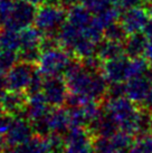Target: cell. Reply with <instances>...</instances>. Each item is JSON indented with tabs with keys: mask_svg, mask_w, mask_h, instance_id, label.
Returning a JSON list of instances; mask_svg holds the SVG:
<instances>
[{
	"mask_svg": "<svg viewBox=\"0 0 152 153\" xmlns=\"http://www.w3.org/2000/svg\"><path fill=\"white\" fill-rule=\"evenodd\" d=\"M58 1L59 0H47V2L51 4H58Z\"/></svg>",
	"mask_w": 152,
	"mask_h": 153,
	"instance_id": "d590c367",
	"label": "cell"
},
{
	"mask_svg": "<svg viewBox=\"0 0 152 153\" xmlns=\"http://www.w3.org/2000/svg\"><path fill=\"white\" fill-rule=\"evenodd\" d=\"M20 48H33L40 47V43L44 37H42V31L37 28H25L20 34Z\"/></svg>",
	"mask_w": 152,
	"mask_h": 153,
	"instance_id": "44dd1931",
	"label": "cell"
},
{
	"mask_svg": "<svg viewBox=\"0 0 152 153\" xmlns=\"http://www.w3.org/2000/svg\"><path fill=\"white\" fill-rule=\"evenodd\" d=\"M66 84L71 92L98 101L107 94V81L98 71L86 68L78 62H71L65 72Z\"/></svg>",
	"mask_w": 152,
	"mask_h": 153,
	"instance_id": "6da1fadb",
	"label": "cell"
},
{
	"mask_svg": "<svg viewBox=\"0 0 152 153\" xmlns=\"http://www.w3.org/2000/svg\"><path fill=\"white\" fill-rule=\"evenodd\" d=\"M6 145H7L6 136H4V134L0 133V153H2L6 150Z\"/></svg>",
	"mask_w": 152,
	"mask_h": 153,
	"instance_id": "1f68e13d",
	"label": "cell"
},
{
	"mask_svg": "<svg viewBox=\"0 0 152 153\" xmlns=\"http://www.w3.org/2000/svg\"><path fill=\"white\" fill-rule=\"evenodd\" d=\"M104 112L113 119L120 131L127 132L131 135L149 128V116L125 95L109 98L105 103Z\"/></svg>",
	"mask_w": 152,
	"mask_h": 153,
	"instance_id": "7a4b0ae2",
	"label": "cell"
},
{
	"mask_svg": "<svg viewBox=\"0 0 152 153\" xmlns=\"http://www.w3.org/2000/svg\"><path fill=\"white\" fill-rule=\"evenodd\" d=\"M13 116V115L8 114V113H4V114L2 113V114L0 115V133L1 134L6 135L7 132L9 131V128H11L13 119H15Z\"/></svg>",
	"mask_w": 152,
	"mask_h": 153,
	"instance_id": "484cf974",
	"label": "cell"
},
{
	"mask_svg": "<svg viewBox=\"0 0 152 153\" xmlns=\"http://www.w3.org/2000/svg\"><path fill=\"white\" fill-rule=\"evenodd\" d=\"M152 17L150 8H144L141 6L124 10L118 18V22L121 24L123 29L127 35L142 33L147 24Z\"/></svg>",
	"mask_w": 152,
	"mask_h": 153,
	"instance_id": "8992f818",
	"label": "cell"
},
{
	"mask_svg": "<svg viewBox=\"0 0 152 153\" xmlns=\"http://www.w3.org/2000/svg\"><path fill=\"white\" fill-rule=\"evenodd\" d=\"M143 34L147 36V38H148L149 40L152 42V17H151V19L149 20L148 24H147V26H145V28H144V30H143Z\"/></svg>",
	"mask_w": 152,
	"mask_h": 153,
	"instance_id": "f1b7e54d",
	"label": "cell"
},
{
	"mask_svg": "<svg viewBox=\"0 0 152 153\" xmlns=\"http://www.w3.org/2000/svg\"><path fill=\"white\" fill-rule=\"evenodd\" d=\"M124 54H125V51H124L123 43H118V42L105 39V40H101L97 44L96 55L98 56V58L102 62L113 59V58H116Z\"/></svg>",
	"mask_w": 152,
	"mask_h": 153,
	"instance_id": "ac0fdd59",
	"label": "cell"
},
{
	"mask_svg": "<svg viewBox=\"0 0 152 153\" xmlns=\"http://www.w3.org/2000/svg\"><path fill=\"white\" fill-rule=\"evenodd\" d=\"M151 84L152 77L150 76V74L132 77L124 83L125 96L133 101L135 104L142 105L147 101V97L151 88Z\"/></svg>",
	"mask_w": 152,
	"mask_h": 153,
	"instance_id": "30bf717a",
	"label": "cell"
},
{
	"mask_svg": "<svg viewBox=\"0 0 152 153\" xmlns=\"http://www.w3.org/2000/svg\"><path fill=\"white\" fill-rule=\"evenodd\" d=\"M69 53L65 49H58L57 47L42 51V56L39 58V68L38 71L42 73L44 76L53 77L59 76L62 73H65L68 65L71 64Z\"/></svg>",
	"mask_w": 152,
	"mask_h": 153,
	"instance_id": "5b68a950",
	"label": "cell"
},
{
	"mask_svg": "<svg viewBox=\"0 0 152 153\" xmlns=\"http://www.w3.org/2000/svg\"><path fill=\"white\" fill-rule=\"evenodd\" d=\"M144 105L148 107L149 110L152 111V84H151V88H150V92H149V95L147 97V101L144 103Z\"/></svg>",
	"mask_w": 152,
	"mask_h": 153,
	"instance_id": "4dcf8cb0",
	"label": "cell"
},
{
	"mask_svg": "<svg viewBox=\"0 0 152 153\" xmlns=\"http://www.w3.org/2000/svg\"><path fill=\"white\" fill-rule=\"evenodd\" d=\"M49 103L47 102L46 97L42 93L33 94L31 97L28 100L27 108H26V115L28 119L33 122L37 120L44 119L49 114Z\"/></svg>",
	"mask_w": 152,
	"mask_h": 153,
	"instance_id": "9a60e30c",
	"label": "cell"
},
{
	"mask_svg": "<svg viewBox=\"0 0 152 153\" xmlns=\"http://www.w3.org/2000/svg\"><path fill=\"white\" fill-rule=\"evenodd\" d=\"M66 18L67 13L62 8H59L58 4H48L37 10L34 24L35 27L40 30L42 34L53 37V34L60 30L62 26L65 24Z\"/></svg>",
	"mask_w": 152,
	"mask_h": 153,
	"instance_id": "277c9868",
	"label": "cell"
},
{
	"mask_svg": "<svg viewBox=\"0 0 152 153\" xmlns=\"http://www.w3.org/2000/svg\"><path fill=\"white\" fill-rule=\"evenodd\" d=\"M42 76H44V75H42L39 71H36V72H35V74L33 75V78H31V81H30V83H29V85H28V87L26 89L27 93L30 94V95L39 93V91L42 89V85H44Z\"/></svg>",
	"mask_w": 152,
	"mask_h": 153,
	"instance_id": "d4e9b609",
	"label": "cell"
},
{
	"mask_svg": "<svg viewBox=\"0 0 152 153\" xmlns=\"http://www.w3.org/2000/svg\"><path fill=\"white\" fill-rule=\"evenodd\" d=\"M47 122H48L51 132H54V133L62 134L67 131L68 128H72L69 112L60 107L51 110L49 114L47 115Z\"/></svg>",
	"mask_w": 152,
	"mask_h": 153,
	"instance_id": "e0dca14e",
	"label": "cell"
},
{
	"mask_svg": "<svg viewBox=\"0 0 152 153\" xmlns=\"http://www.w3.org/2000/svg\"><path fill=\"white\" fill-rule=\"evenodd\" d=\"M129 153H152V133L140 134L133 141Z\"/></svg>",
	"mask_w": 152,
	"mask_h": 153,
	"instance_id": "7402d4cb",
	"label": "cell"
},
{
	"mask_svg": "<svg viewBox=\"0 0 152 153\" xmlns=\"http://www.w3.org/2000/svg\"><path fill=\"white\" fill-rule=\"evenodd\" d=\"M36 13L35 4L25 0H13L9 11L0 22V27L13 31L24 30L35 22Z\"/></svg>",
	"mask_w": 152,
	"mask_h": 153,
	"instance_id": "3957f363",
	"label": "cell"
},
{
	"mask_svg": "<svg viewBox=\"0 0 152 153\" xmlns=\"http://www.w3.org/2000/svg\"><path fill=\"white\" fill-rule=\"evenodd\" d=\"M92 133L84 126H72L65 135V153H95Z\"/></svg>",
	"mask_w": 152,
	"mask_h": 153,
	"instance_id": "ba28073f",
	"label": "cell"
},
{
	"mask_svg": "<svg viewBox=\"0 0 152 153\" xmlns=\"http://www.w3.org/2000/svg\"><path fill=\"white\" fill-rule=\"evenodd\" d=\"M93 148L95 153H118L111 136L110 137L96 136V139L93 140Z\"/></svg>",
	"mask_w": 152,
	"mask_h": 153,
	"instance_id": "cb8c5ba5",
	"label": "cell"
},
{
	"mask_svg": "<svg viewBox=\"0 0 152 153\" xmlns=\"http://www.w3.org/2000/svg\"><path fill=\"white\" fill-rule=\"evenodd\" d=\"M67 88L66 82H64L59 76H53L48 77L44 82L42 91L49 105L60 106L66 102Z\"/></svg>",
	"mask_w": 152,
	"mask_h": 153,
	"instance_id": "7c38bea8",
	"label": "cell"
},
{
	"mask_svg": "<svg viewBox=\"0 0 152 153\" xmlns=\"http://www.w3.org/2000/svg\"><path fill=\"white\" fill-rule=\"evenodd\" d=\"M149 2V4H150V7H152V0H147Z\"/></svg>",
	"mask_w": 152,
	"mask_h": 153,
	"instance_id": "74e56055",
	"label": "cell"
},
{
	"mask_svg": "<svg viewBox=\"0 0 152 153\" xmlns=\"http://www.w3.org/2000/svg\"><path fill=\"white\" fill-rule=\"evenodd\" d=\"M2 153H22V152H21V150L19 149L18 146L17 148H13V146H11V148L8 149V150L6 149Z\"/></svg>",
	"mask_w": 152,
	"mask_h": 153,
	"instance_id": "d6a6232c",
	"label": "cell"
},
{
	"mask_svg": "<svg viewBox=\"0 0 152 153\" xmlns=\"http://www.w3.org/2000/svg\"><path fill=\"white\" fill-rule=\"evenodd\" d=\"M148 44L149 39L144 34L138 33V34L127 35V39L123 43L125 55H127L130 58L142 57L144 56Z\"/></svg>",
	"mask_w": 152,
	"mask_h": 153,
	"instance_id": "2e32d148",
	"label": "cell"
},
{
	"mask_svg": "<svg viewBox=\"0 0 152 153\" xmlns=\"http://www.w3.org/2000/svg\"><path fill=\"white\" fill-rule=\"evenodd\" d=\"M6 89H8L7 82H6V77H4V75H0V96L6 92Z\"/></svg>",
	"mask_w": 152,
	"mask_h": 153,
	"instance_id": "f546056e",
	"label": "cell"
},
{
	"mask_svg": "<svg viewBox=\"0 0 152 153\" xmlns=\"http://www.w3.org/2000/svg\"><path fill=\"white\" fill-rule=\"evenodd\" d=\"M33 125L28 123L26 117H21V115H18L13 119V125L6 134L7 144L13 148L20 146L33 137Z\"/></svg>",
	"mask_w": 152,
	"mask_h": 153,
	"instance_id": "8fae6325",
	"label": "cell"
},
{
	"mask_svg": "<svg viewBox=\"0 0 152 153\" xmlns=\"http://www.w3.org/2000/svg\"><path fill=\"white\" fill-rule=\"evenodd\" d=\"M127 31L123 29L120 22H113L110 26H107L104 29V38L118 43H124V40L127 39Z\"/></svg>",
	"mask_w": 152,
	"mask_h": 153,
	"instance_id": "603a6c76",
	"label": "cell"
},
{
	"mask_svg": "<svg viewBox=\"0 0 152 153\" xmlns=\"http://www.w3.org/2000/svg\"><path fill=\"white\" fill-rule=\"evenodd\" d=\"M0 48L2 51H16L20 49V35L16 31L4 29L0 31Z\"/></svg>",
	"mask_w": 152,
	"mask_h": 153,
	"instance_id": "ffe728a7",
	"label": "cell"
},
{
	"mask_svg": "<svg viewBox=\"0 0 152 153\" xmlns=\"http://www.w3.org/2000/svg\"><path fill=\"white\" fill-rule=\"evenodd\" d=\"M36 72L35 64L21 62L15 64L6 75V82L10 91H25L29 85L33 75Z\"/></svg>",
	"mask_w": 152,
	"mask_h": 153,
	"instance_id": "9c48e42d",
	"label": "cell"
},
{
	"mask_svg": "<svg viewBox=\"0 0 152 153\" xmlns=\"http://www.w3.org/2000/svg\"><path fill=\"white\" fill-rule=\"evenodd\" d=\"M68 22L75 26L80 33H84L92 26L94 22V15L89 7L85 4H74L71 6L69 11L67 13Z\"/></svg>",
	"mask_w": 152,
	"mask_h": 153,
	"instance_id": "5bb4252c",
	"label": "cell"
},
{
	"mask_svg": "<svg viewBox=\"0 0 152 153\" xmlns=\"http://www.w3.org/2000/svg\"><path fill=\"white\" fill-rule=\"evenodd\" d=\"M120 10H127V9L133 8L141 6L144 0H111Z\"/></svg>",
	"mask_w": 152,
	"mask_h": 153,
	"instance_id": "4316f807",
	"label": "cell"
},
{
	"mask_svg": "<svg viewBox=\"0 0 152 153\" xmlns=\"http://www.w3.org/2000/svg\"><path fill=\"white\" fill-rule=\"evenodd\" d=\"M145 57V59L149 62V64L151 65L152 67V42L151 40H149V44L148 46H147V49H145V53H144V56Z\"/></svg>",
	"mask_w": 152,
	"mask_h": 153,
	"instance_id": "83f0119b",
	"label": "cell"
},
{
	"mask_svg": "<svg viewBox=\"0 0 152 153\" xmlns=\"http://www.w3.org/2000/svg\"><path fill=\"white\" fill-rule=\"evenodd\" d=\"M22 153H54L47 139L36 134L26 143L18 146Z\"/></svg>",
	"mask_w": 152,
	"mask_h": 153,
	"instance_id": "d6986e66",
	"label": "cell"
},
{
	"mask_svg": "<svg viewBox=\"0 0 152 153\" xmlns=\"http://www.w3.org/2000/svg\"><path fill=\"white\" fill-rule=\"evenodd\" d=\"M25 1H28L30 4H42L45 0H25Z\"/></svg>",
	"mask_w": 152,
	"mask_h": 153,
	"instance_id": "836d02e7",
	"label": "cell"
},
{
	"mask_svg": "<svg viewBox=\"0 0 152 153\" xmlns=\"http://www.w3.org/2000/svg\"><path fill=\"white\" fill-rule=\"evenodd\" d=\"M130 62L127 55L118 56L116 58L102 63L101 72L110 84H121L130 79Z\"/></svg>",
	"mask_w": 152,
	"mask_h": 153,
	"instance_id": "52a82bcc",
	"label": "cell"
},
{
	"mask_svg": "<svg viewBox=\"0 0 152 153\" xmlns=\"http://www.w3.org/2000/svg\"><path fill=\"white\" fill-rule=\"evenodd\" d=\"M149 130H150L152 133V114L149 116Z\"/></svg>",
	"mask_w": 152,
	"mask_h": 153,
	"instance_id": "e575fe53",
	"label": "cell"
},
{
	"mask_svg": "<svg viewBox=\"0 0 152 153\" xmlns=\"http://www.w3.org/2000/svg\"><path fill=\"white\" fill-rule=\"evenodd\" d=\"M0 104L4 111L13 116L26 115V108L28 104L27 95L25 91H10L4 92L0 96Z\"/></svg>",
	"mask_w": 152,
	"mask_h": 153,
	"instance_id": "4fadbf2b",
	"label": "cell"
},
{
	"mask_svg": "<svg viewBox=\"0 0 152 153\" xmlns=\"http://www.w3.org/2000/svg\"><path fill=\"white\" fill-rule=\"evenodd\" d=\"M4 108H2V106H1V104H0V115L4 113Z\"/></svg>",
	"mask_w": 152,
	"mask_h": 153,
	"instance_id": "8d00e7d4",
	"label": "cell"
}]
</instances>
